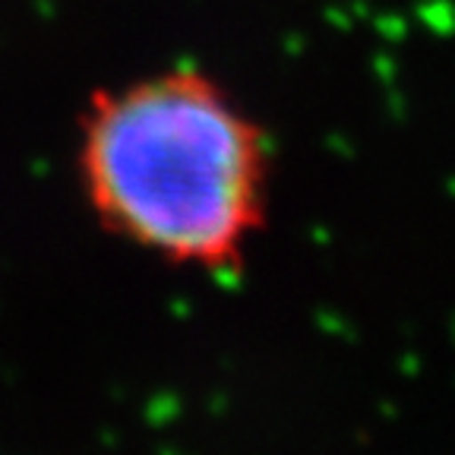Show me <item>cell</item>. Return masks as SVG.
Instances as JSON below:
<instances>
[{
  "mask_svg": "<svg viewBox=\"0 0 455 455\" xmlns=\"http://www.w3.org/2000/svg\"><path fill=\"white\" fill-rule=\"evenodd\" d=\"M73 152L99 228L162 263L228 275L269 215V130L203 67L95 85L79 105Z\"/></svg>",
  "mask_w": 455,
  "mask_h": 455,
  "instance_id": "obj_1",
  "label": "cell"
}]
</instances>
